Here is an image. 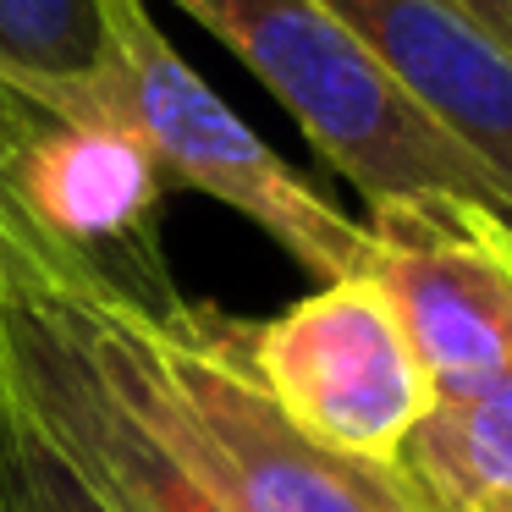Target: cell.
<instances>
[{
	"mask_svg": "<svg viewBox=\"0 0 512 512\" xmlns=\"http://www.w3.org/2000/svg\"><path fill=\"white\" fill-rule=\"evenodd\" d=\"M105 72L100 105L155 149L166 182L237 210L314 281L369 276V226L309 188L160 34L149 0H100Z\"/></svg>",
	"mask_w": 512,
	"mask_h": 512,
	"instance_id": "3957f363",
	"label": "cell"
},
{
	"mask_svg": "<svg viewBox=\"0 0 512 512\" xmlns=\"http://www.w3.org/2000/svg\"><path fill=\"white\" fill-rule=\"evenodd\" d=\"M446 6H457L479 34L496 39V45L512 56V0H446Z\"/></svg>",
	"mask_w": 512,
	"mask_h": 512,
	"instance_id": "4fadbf2b",
	"label": "cell"
},
{
	"mask_svg": "<svg viewBox=\"0 0 512 512\" xmlns=\"http://www.w3.org/2000/svg\"><path fill=\"white\" fill-rule=\"evenodd\" d=\"M17 221L100 292L133 309L177 303L160 254L166 171L122 116H61L39 105L6 166Z\"/></svg>",
	"mask_w": 512,
	"mask_h": 512,
	"instance_id": "5b68a950",
	"label": "cell"
},
{
	"mask_svg": "<svg viewBox=\"0 0 512 512\" xmlns=\"http://www.w3.org/2000/svg\"><path fill=\"white\" fill-rule=\"evenodd\" d=\"M0 512H111L50 430L0 380Z\"/></svg>",
	"mask_w": 512,
	"mask_h": 512,
	"instance_id": "8fae6325",
	"label": "cell"
},
{
	"mask_svg": "<svg viewBox=\"0 0 512 512\" xmlns=\"http://www.w3.org/2000/svg\"><path fill=\"white\" fill-rule=\"evenodd\" d=\"M468 512H512V501H485V507H468Z\"/></svg>",
	"mask_w": 512,
	"mask_h": 512,
	"instance_id": "5bb4252c",
	"label": "cell"
},
{
	"mask_svg": "<svg viewBox=\"0 0 512 512\" xmlns=\"http://www.w3.org/2000/svg\"><path fill=\"white\" fill-rule=\"evenodd\" d=\"M391 83L512 193V56L446 0H325Z\"/></svg>",
	"mask_w": 512,
	"mask_h": 512,
	"instance_id": "ba28073f",
	"label": "cell"
},
{
	"mask_svg": "<svg viewBox=\"0 0 512 512\" xmlns=\"http://www.w3.org/2000/svg\"><path fill=\"white\" fill-rule=\"evenodd\" d=\"M424 512H468L512 501V364L463 397L435 402L397 452Z\"/></svg>",
	"mask_w": 512,
	"mask_h": 512,
	"instance_id": "9c48e42d",
	"label": "cell"
},
{
	"mask_svg": "<svg viewBox=\"0 0 512 512\" xmlns=\"http://www.w3.org/2000/svg\"><path fill=\"white\" fill-rule=\"evenodd\" d=\"M39 105L28 100V94H17L12 83H0V193H6V166H12L17 144H23L28 122H34Z\"/></svg>",
	"mask_w": 512,
	"mask_h": 512,
	"instance_id": "7c38bea8",
	"label": "cell"
},
{
	"mask_svg": "<svg viewBox=\"0 0 512 512\" xmlns=\"http://www.w3.org/2000/svg\"><path fill=\"white\" fill-rule=\"evenodd\" d=\"M215 34L309 133L364 204L446 193L512 226V193L485 160L430 122L325 0H171Z\"/></svg>",
	"mask_w": 512,
	"mask_h": 512,
	"instance_id": "7a4b0ae2",
	"label": "cell"
},
{
	"mask_svg": "<svg viewBox=\"0 0 512 512\" xmlns=\"http://www.w3.org/2000/svg\"><path fill=\"white\" fill-rule=\"evenodd\" d=\"M369 281L386 292L435 402L512 364V226L446 193L369 204Z\"/></svg>",
	"mask_w": 512,
	"mask_h": 512,
	"instance_id": "52a82bcc",
	"label": "cell"
},
{
	"mask_svg": "<svg viewBox=\"0 0 512 512\" xmlns=\"http://www.w3.org/2000/svg\"><path fill=\"white\" fill-rule=\"evenodd\" d=\"M100 72V0H0V83H12L45 111L100 116Z\"/></svg>",
	"mask_w": 512,
	"mask_h": 512,
	"instance_id": "30bf717a",
	"label": "cell"
},
{
	"mask_svg": "<svg viewBox=\"0 0 512 512\" xmlns=\"http://www.w3.org/2000/svg\"><path fill=\"white\" fill-rule=\"evenodd\" d=\"M243 353L281 419L336 452L397 463L435 391L369 276L325 281L276 320H243Z\"/></svg>",
	"mask_w": 512,
	"mask_h": 512,
	"instance_id": "8992f818",
	"label": "cell"
},
{
	"mask_svg": "<svg viewBox=\"0 0 512 512\" xmlns=\"http://www.w3.org/2000/svg\"><path fill=\"white\" fill-rule=\"evenodd\" d=\"M133 314L193 452L237 512H424L397 463L320 446L281 419L243 353L237 314L188 298Z\"/></svg>",
	"mask_w": 512,
	"mask_h": 512,
	"instance_id": "277c9868",
	"label": "cell"
},
{
	"mask_svg": "<svg viewBox=\"0 0 512 512\" xmlns=\"http://www.w3.org/2000/svg\"><path fill=\"white\" fill-rule=\"evenodd\" d=\"M0 380L111 512H237L188 441L144 325L72 276L0 193Z\"/></svg>",
	"mask_w": 512,
	"mask_h": 512,
	"instance_id": "6da1fadb",
	"label": "cell"
}]
</instances>
